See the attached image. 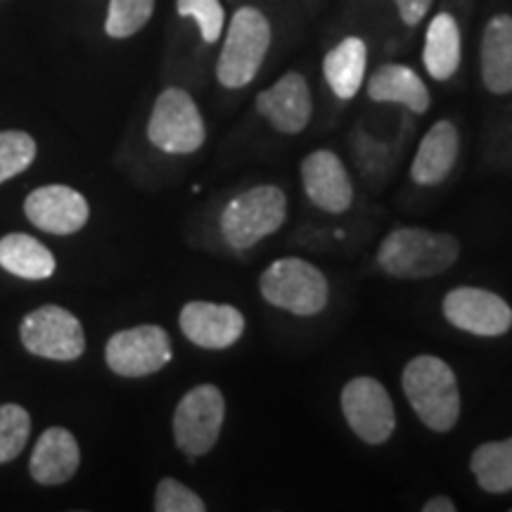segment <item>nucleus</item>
Listing matches in <instances>:
<instances>
[{"label":"nucleus","instance_id":"obj_23","mask_svg":"<svg viewBox=\"0 0 512 512\" xmlns=\"http://www.w3.org/2000/svg\"><path fill=\"white\" fill-rule=\"evenodd\" d=\"M470 470L479 489L486 494H510L512 491V437L484 441L472 451Z\"/></svg>","mask_w":512,"mask_h":512},{"label":"nucleus","instance_id":"obj_7","mask_svg":"<svg viewBox=\"0 0 512 512\" xmlns=\"http://www.w3.org/2000/svg\"><path fill=\"white\" fill-rule=\"evenodd\" d=\"M223 422H226V396L216 384H197L176 406V446L190 460L207 456L219 444Z\"/></svg>","mask_w":512,"mask_h":512},{"label":"nucleus","instance_id":"obj_25","mask_svg":"<svg viewBox=\"0 0 512 512\" xmlns=\"http://www.w3.org/2000/svg\"><path fill=\"white\" fill-rule=\"evenodd\" d=\"M31 434V415L17 403L0 406V465L12 463L24 451Z\"/></svg>","mask_w":512,"mask_h":512},{"label":"nucleus","instance_id":"obj_1","mask_svg":"<svg viewBox=\"0 0 512 512\" xmlns=\"http://www.w3.org/2000/svg\"><path fill=\"white\" fill-rule=\"evenodd\" d=\"M460 249L456 235L403 226L384 235L375 261L396 280H430L456 266Z\"/></svg>","mask_w":512,"mask_h":512},{"label":"nucleus","instance_id":"obj_19","mask_svg":"<svg viewBox=\"0 0 512 512\" xmlns=\"http://www.w3.org/2000/svg\"><path fill=\"white\" fill-rule=\"evenodd\" d=\"M479 76L489 93H512V15L508 12H498L484 24L479 43Z\"/></svg>","mask_w":512,"mask_h":512},{"label":"nucleus","instance_id":"obj_22","mask_svg":"<svg viewBox=\"0 0 512 512\" xmlns=\"http://www.w3.org/2000/svg\"><path fill=\"white\" fill-rule=\"evenodd\" d=\"M0 268L24 280H46L55 273V256L27 233H10L0 238Z\"/></svg>","mask_w":512,"mask_h":512},{"label":"nucleus","instance_id":"obj_8","mask_svg":"<svg viewBox=\"0 0 512 512\" xmlns=\"http://www.w3.org/2000/svg\"><path fill=\"white\" fill-rule=\"evenodd\" d=\"M342 415L363 444L382 446L396 430V408L387 387L370 375H358L339 394Z\"/></svg>","mask_w":512,"mask_h":512},{"label":"nucleus","instance_id":"obj_4","mask_svg":"<svg viewBox=\"0 0 512 512\" xmlns=\"http://www.w3.org/2000/svg\"><path fill=\"white\" fill-rule=\"evenodd\" d=\"M259 292L266 304L299 318H313L330 304L328 275L299 256L275 259L261 273Z\"/></svg>","mask_w":512,"mask_h":512},{"label":"nucleus","instance_id":"obj_15","mask_svg":"<svg viewBox=\"0 0 512 512\" xmlns=\"http://www.w3.org/2000/svg\"><path fill=\"white\" fill-rule=\"evenodd\" d=\"M304 195L325 214H347L354 204V183L332 150H316L302 162Z\"/></svg>","mask_w":512,"mask_h":512},{"label":"nucleus","instance_id":"obj_20","mask_svg":"<svg viewBox=\"0 0 512 512\" xmlns=\"http://www.w3.org/2000/svg\"><path fill=\"white\" fill-rule=\"evenodd\" d=\"M460 152V133L453 121L439 119L430 131L425 133L415 152L411 164V178L415 185L432 188L446 181L456 166Z\"/></svg>","mask_w":512,"mask_h":512},{"label":"nucleus","instance_id":"obj_3","mask_svg":"<svg viewBox=\"0 0 512 512\" xmlns=\"http://www.w3.org/2000/svg\"><path fill=\"white\" fill-rule=\"evenodd\" d=\"M216 79L228 91L252 86L273 46V24L256 5H242L233 12L221 36Z\"/></svg>","mask_w":512,"mask_h":512},{"label":"nucleus","instance_id":"obj_5","mask_svg":"<svg viewBox=\"0 0 512 512\" xmlns=\"http://www.w3.org/2000/svg\"><path fill=\"white\" fill-rule=\"evenodd\" d=\"M287 219V195L278 185H254L223 207L219 228L230 249L247 252L271 238Z\"/></svg>","mask_w":512,"mask_h":512},{"label":"nucleus","instance_id":"obj_18","mask_svg":"<svg viewBox=\"0 0 512 512\" xmlns=\"http://www.w3.org/2000/svg\"><path fill=\"white\" fill-rule=\"evenodd\" d=\"M81 465L79 441L64 427H48L31 451L29 472L43 486L67 484Z\"/></svg>","mask_w":512,"mask_h":512},{"label":"nucleus","instance_id":"obj_6","mask_svg":"<svg viewBox=\"0 0 512 512\" xmlns=\"http://www.w3.org/2000/svg\"><path fill=\"white\" fill-rule=\"evenodd\" d=\"M147 138L166 155H192L207 140L202 112L185 88L171 86L157 95L147 121Z\"/></svg>","mask_w":512,"mask_h":512},{"label":"nucleus","instance_id":"obj_29","mask_svg":"<svg viewBox=\"0 0 512 512\" xmlns=\"http://www.w3.org/2000/svg\"><path fill=\"white\" fill-rule=\"evenodd\" d=\"M396 17L401 19L403 27L415 29L430 17V12L434 8V0H392Z\"/></svg>","mask_w":512,"mask_h":512},{"label":"nucleus","instance_id":"obj_9","mask_svg":"<svg viewBox=\"0 0 512 512\" xmlns=\"http://www.w3.org/2000/svg\"><path fill=\"white\" fill-rule=\"evenodd\" d=\"M19 339L29 354L50 361H76L86 351L81 320L55 304L27 313L19 325Z\"/></svg>","mask_w":512,"mask_h":512},{"label":"nucleus","instance_id":"obj_21","mask_svg":"<svg viewBox=\"0 0 512 512\" xmlns=\"http://www.w3.org/2000/svg\"><path fill=\"white\" fill-rule=\"evenodd\" d=\"M370 48L363 36H344L323 57V79L337 100L349 102L361 93L368 74Z\"/></svg>","mask_w":512,"mask_h":512},{"label":"nucleus","instance_id":"obj_31","mask_svg":"<svg viewBox=\"0 0 512 512\" xmlns=\"http://www.w3.org/2000/svg\"><path fill=\"white\" fill-rule=\"evenodd\" d=\"M470 3L472 0H444L446 8H453V5H456V8H470Z\"/></svg>","mask_w":512,"mask_h":512},{"label":"nucleus","instance_id":"obj_17","mask_svg":"<svg viewBox=\"0 0 512 512\" xmlns=\"http://www.w3.org/2000/svg\"><path fill=\"white\" fill-rule=\"evenodd\" d=\"M368 98L382 105H401L408 112L422 114L430 112L432 95L422 76L413 67L403 62H387L377 67L368 76Z\"/></svg>","mask_w":512,"mask_h":512},{"label":"nucleus","instance_id":"obj_24","mask_svg":"<svg viewBox=\"0 0 512 512\" xmlns=\"http://www.w3.org/2000/svg\"><path fill=\"white\" fill-rule=\"evenodd\" d=\"M155 15V0H110L105 17V34L117 41L136 36Z\"/></svg>","mask_w":512,"mask_h":512},{"label":"nucleus","instance_id":"obj_10","mask_svg":"<svg viewBox=\"0 0 512 512\" xmlns=\"http://www.w3.org/2000/svg\"><path fill=\"white\" fill-rule=\"evenodd\" d=\"M174 358L169 332L159 325H138L119 330L107 339L105 361L119 377L155 375Z\"/></svg>","mask_w":512,"mask_h":512},{"label":"nucleus","instance_id":"obj_13","mask_svg":"<svg viewBox=\"0 0 512 512\" xmlns=\"http://www.w3.org/2000/svg\"><path fill=\"white\" fill-rule=\"evenodd\" d=\"M178 325L188 342L207 351H223L240 342L247 320L238 306L214 302H188L181 309Z\"/></svg>","mask_w":512,"mask_h":512},{"label":"nucleus","instance_id":"obj_16","mask_svg":"<svg viewBox=\"0 0 512 512\" xmlns=\"http://www.w3.org/2000/svg\"><path fill=\"white\" fill-rule=\"evenodd\" d=\"M463 62V29L451 8L434 12L425 29L422 43V67L430 79L444 83L458 74Z\"/></svg>","mask_w":512,"mask_h":512},{"label":"nucleus","instance_id":"obj_14","mask_svg":"<svg viewBox=\"0 0 512 512\" xmlns=\"http://www.w3.org/2000/svg\"><path fill=\"white\" fill-rule=\"evenodd\" d=\"M24 214L43 233L74 235L88 223L91 207L81 192L55 183L29 192L24 200Z\"/></svg>","mask_w":512,"mask_h":512},{"label":"nucleus","instance_id":"obj_26","mask_svg":"<svg viewBox=\"0 0 512 512\" xmlns=\"http://www.w3.org/2000/svg\"><path fill=\"white\" fill-rule=\"evenodd\" d=\"M178 17L192 19L200 29L202 43L214 46L221 41L223 31H226V8L221 0H176Z\"/></svg>","mask_w":512,"mask_h":512},{"label":"nucleus","instance_id":"obj_11","mask_svg":"<svg viewBox=\"0 0 512 512\" xmlns=\"http://www.w3.org/2000/svg\"><path fill=\"white\" fill-rule=\"evenodd\" d=\"M453 328L475 337H503L512 328V309L501 294L484 287H453L441 302Z\"/></svg>","mask_w":512,"mask_h":512},{"label":"nucleus","instance_id":"obj_27","mask_svg":"<svg viewBox=\"0 0 512 512\" xmlns=\"http://www.w3.org/2000/svg\"><path fill=\"white\" fill-rule=\"evenodd\" d=\"M36 159V140L24 131H0V183L27 171Z\"/></svg>","mask_w":512,"mask_h":512},{"label":"nucleus","instance_id":"obj_2","mask_svg":"<svg viewBox=\"0 0 512 512\" xmlns=\"http://www.w3.org/2000/svg\"><path fill=\"white\" fill-rule=\"evenodd\" d=\"M401 387L413 413L427 430L448 434L458 425L463 399L460 384L444 358L420 354L406 363L401 373Z\"/></svg>","mask_w":512,"mask_h":512},{"label":"nucleus","instance_id":"obj_32","mask_svg":"<svg viewBox=\"0 0 512 512\" xmlns=\"http://www.w3.org/2000/svg\"><path fill=\"white\" fill-rule=\"evenodd\" d=\"M510 510H512V508H510Z\"/></svg>","mask_w":512,"mask_h":512},{"label":"nucleus","instance_id":"obj_30","mask_svg":"<svg viewBox=\"0 0 512 512\" xmlns=\"http://www.w3.org/2000/svg\"><path fill=\"white\" fill-rule=\"evenodd\" d=\"M458 505L448 496H432L430 501L422 503V512H456Z\"/></svg>","mask_w":512,"mask_h":512},{"label":"nucleus","instance_id":"obj_28","mask_svg":"<svg viewBox=\"0 0 512 512\" xmlns=\"http://www.w3.org/2000/svg\"><path fill=\"white\" fill-rule=\"evenodd\" d=\"M155 510L157 512H204L207 503L202 501L190 486L178 482L174 477L159 479L155 491Z\"/></svg>","mask_w":512,"mask_h":512},{"label":"nucleus","instance_id":"obj_12","mask_svg":"<svg viewBox=\"0 0 512 512\" xmlns=\"http://www.w3.org/2000/svg\"><path fill=\"white\" fill-rule=\"evenodd\" d=\"M256 112L283 136H299L313 119L311 86L302 72H285L273 86L256 95Z\"/></svg>","mask_w":512,"mask_h":512}]
</instances>
